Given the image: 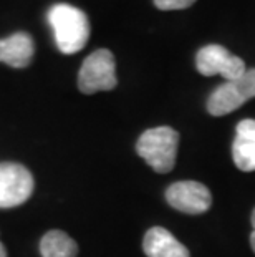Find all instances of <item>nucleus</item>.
Returning a JSON list of instances; mask_svg holds the SVG:
<instances>
[{
  "mask_svg": "<svg viewBox=\"0 0 255 257\" xmlns=\"http://www.w3.org/2000/svg\"><path fill=\"white\" fill-rule=\"evenodd\" d=\"M58 50L73 55L83 50L90 38V22L83 10L68 4H57L48 12Z\"/></svg>",
  "mask_w": 255,
  "mask_h": 257,
  "instance_id": "1",
  "label": "nucleus"
},
{
  "mask_svg": "<svg viewBox=\"0 0 255 257\" xmlns=\"http://www.w3.org/2000/svg\"><path fill=\"white\" fill-rule=\"evenodd\" d=\"M179 133L174 128L157 126L146 130L136 143V153L156 173H169L176 165Z\"/></svg>",
  "mask_w": 255,
  "mask_h": 257,
  "instance_id": "2",
  "label": "nucleus"
},
{
  "mask_svg": "<svg viewBox=\"0 0 255 257\" xmlns=\"http://www.w3.org/2000/svg\"><path fill=\"white\" fill-rule=\"evenodd\" d=\"M116 85V62L110 50L100 48L85 58L78 73V88L81 93L93 95L98 91H110Z\"/></svg>",
  "mask_w": 255,
  "mask_h": 257,
  "instance_id": "3",
  "label": "nucleus"
},
{
  "mask_svg": "<svg viewBox=\"0 0 255 257\" xmlns=\"http://www.w3.org/2000/svg\"><path fill=\"white\" fill-rule=\"evenodd\" d=\"M255 98V68L247 70L240 78L222 83L207 100V111L212 116H224L243 103Z\"/></svg>",
  "mask_w": 255,
  "mask_h": 257,
  "instance_id": "4",
  "label": "nucleus"
},
{
  "mask_svg": "<svg viewBox=\"0 0 255 257\" xmlns=\"http://www.w3.org/2000/svg\"><path fill=\"white\" fill-rule=\"evenodd\" d=\"M197 72L204 76L222 75L225 81L237 80L247 72L245 63L240 57H235L220 45H205L196 55Z\"/></svg>",
  "mask_w": 255,
  "mask_h": 257,
  "instance_id": "5",
  "label": "nucleus"
},
{
  "mask_svg": "<svg viewBox=\"0 0 255 257\" xmlns=\"http://www.w3.org/2000/svg\"><path fill=\"white\" fill-rule=\"evenodd\" d=\"M34 176L19 163H0V207H17L34 193Z\"/></svg>",
  "mask_w": 255,
  "mask_h": 257,
  "instance_id": "6",
  "label": "nucleus"
},
{
  "mask_svg": "<svg viewBox=\"0 0 255 257\" xmlns=\"http://www.w3.org/2000/svg\"><path fill=\"white\" fill-rule=\"evenodd\" d=\"M166 201L184 214H204L212 206V196L205 184L197 181H179L166 191Z\"/></svg>",
  "mask_w": 255,
  "mask_h": 257,
  "instance_id": "7",
  "label": "nucleus"
},
{
  "mask_svg": "<svg viewBox=\"0 0 255 257\" xmlns=\"http://www.w3.org/2000/svg\"><path fill=\"white\" fill-rule=\"evenodd\" d=\"M232 160L240 171H255V119H242L237 124Z\"/></svg>",
  "mask_w": 255,
  "mask_h": 257,
  "instance_id": "8",
  "label": "nucleus"
},
{
  "mask_svg": "<svg viewBox=\"0 0 255 257\" xmlns=\"http://www.w3.org/2000/svg\"><path fill=\"white\" fill-rule=\"evenodd\" d=\"M143 250L148 257H191L187 247L181 244L164 227H151L144 234Z\"/></svg>",
  "mask_w": 255,
  "mask_h": 257,
  "instance_id": "9",
  "label": "nucleus"
},
{
  "mask_svg": "<svg viewBox=\"0 0 255 257\" xmlns=\"http://www.w3.org/2000/svg\"><path fill=\"white\" fill-rule=\"evenodd\" d=\"M35 53L34 40L25 32H17L0 40V62L14 68L29 67Z\"/></svg>",
  "mask_w": 255,
  "mask_h": 257,
  "instance_id": "10",
  "label": "nucleus"
},
{
  "mask_svg": "<svg viewBox=\"0 0 255 257\" xmlns=\"http://www.w3.org/2000/svg\"><path fill=\"white\" fill-rule=\"evenodd\" d=\"M40 252L43 257H77L78 244L67 232L52 229L40 240Z\"/></svg>",
  "mask_w": 255,
  "mask_h": 257,
  "instance_id": "11",
  "label": "nucleus"
},
{
  "mask_svg": "<svg viewBox=\"0 0 255 257\" xmlns=\"http://www.w3.org/2000/svg\"><path fill=\"white\" fill-rule=\"evenodd\" d=\"M196 4V0H154V5L159 10H182Z\"/></svg>",
  "mask_w": 255,
  "mask_h": 257,
  "instance_id": "12",
  "label": "nucleus"
},
{
  "mask_svg": "<svg viewBox=\"0 0 255 257\" xmlns=\"http://www.w3.org/2000/svg\"><path fill=\"white\" fill-rule=\"evenodd\" d=\"M250 247L255 252V231H252V234H250Z\"/></svg>",
  "mask_w": 255,
  "mask_h": 257,
  "instance_id": "13",
  "label": "nucleus"
},
{
  "mask_svg": "<svg viewBox=\"0 0 255 257\" xmlns=\"http://www.w3.org/2000/svg\"><path fill=\"white\" fill-rule=\"evenodd\" d=\"M0 257H7V250H5L2 242H0Z\"/></svg>",
  "mask_w": 255,
  "mask_h": 257,
  "instance_id": "14",
  "label": "nucleus"
},
{
  "mask_svg": "<svg viewBox=\"0 0 255 257\" xmlns=\"http://www.w3.org/2000/svg\"><path fill=\"white\" fill-rule=\"evenodd\" d=\"M252 226H253V231H255V209L252 212Z\"/></svg>",
  "mask_w": 255,
  "mask_h": 257,
  "instance_id": "15",
  "label": "nucleus"
}]
</instances>
